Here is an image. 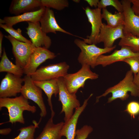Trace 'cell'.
<instances>
[{
	"mask_svg": "<svg viewBox=\"0 0 139 139\" xmlns=\"http://www.w3.org/2000/svg\"><path fill=\"white\" fill-rule=\"evenodd\" d=\"M4 34L1 31L0 32V57H1L2 54V42Z\"/></svg>",
	"mask_w": 139,
	"mask_h": 139,
	"instance_id": "d590c367",
	"label": "cell"
},
{
	"mask_svg": "<svg viewBox=\"0 0 139 139\" xmlns=\"http://www.w3.org/2000/svg\"><path fill=\"white\" fill-rule=\"evenodd\" d=\"M39 22L42 31L46 34L49 33L56 34L57 31H59L74 36L59 26L56 21L53 11L50 8L46 7Z\"/></svg>",
	"mask_w": 139,
	"mask_h": 139,
	"instance_id": "ac0fdd59",
	"label": "cell"
},
{
	"mask_svg": "<svg viewBox=\"0 0 139 139\" xmlns=\"http://www.w3.org/2000/svg\"><path fill=\"white\" fill-rule=\"evenodd\" d=\"M3 50L0 62V72H7L21 77L24 74L23 69L13 63L7 57L4 48Z\"/></svg>",
	"mask_w": 139,
	"mask_h": 139,
	"instance_id": "7402d4cb",
	"label": "cell"
},
{
	"mask_svg": "<svg viewBox=\"0 0 139 139\" xmlns=\"http://www.w3.org/2000/svg\"><path fill=\"white\" fill-rule=\"evenodd\" d=\"M74 42L81 50L77 59L79 63L82 65H87L93 68L96 66L97 60L100 55L110 52L116 47L115 45L110 48H100L95 44H88L83 40L77 39Z\"/></svg>",
	"mask_w": 139,
	"mask_h": 139,
	"instance_id": "3957f363",
	"label": "cell"
},
{
	"mask_svg": "<svg viewBox=\"0 0 139 139\" xmlns=\"http://www.w3.org/2000/svg\"><path fill=\"white\" fill-rule=\"evenodd\" d=\"M108 6L113 7L118 12H123L122 4L118 0H101L98 3L97 8L101 10L106 8Z\"/></svg>",
	"mask_w": 139,
	"mask_h": 139,
	"instance_id": "83f0119b",
	"label": "cell"
},
{
	"mask_svg": "<svg viewBox=\"0 0 139 139\" xmlns=\"http://www.w3.org/2000/svg\"><path fill=\"white\" fill-rule=\"evenodd\" d=\"M69 66L65 62L50 64L40 68L31 75L33 81L50 80L63 77L67 74Z\"/></svg>",
	"mask_w": 139,
	"mask_h": 139,
	"instance_id": "52a82bcc",
	"label": "cell"
},
{
	"mask_svg": "<svg viewBox=\"0 0 139 139\" xmlns=\"http://www.w3.org/2000/svg\"><path fill=\"white\" fill-rule=\"evenodd\" d=\"M124 111L126 112L131 118H135L139 114V102L136 101L129 102L127 104Z\"/></svg>",
	"mask_w": 139,
	"mask_h": 139,
	"instance_id": "f1b7e54d",
	"label": "cell"
},
{
	"mask_svg": "<svg viewBox=\"0 0 139 139\" xmlns=\"http://www.w3.org/2000/svg\"><path fill=\"white\" fill-rule=\"evenodd\" d=\"M124 32V36L120 40L118 45L128 47L134 52L139 53V37L129 33Z\"/></svg>",
	"mask_w": 139,
	"mask_h": 139,
	"instance_id": "cb8c5ba5",
	"label": "cell"
},
{
	"mask_svg": "<svg viewBox=\"0 0 139 139\" xmlns=\"http://www.w3.org/2000/svg\"><path fill=\"white\" fill-rule=\"evenodd\" d=\"M33 122L34 125L22 127L19 129L20 132L18 135L12 139H34L36 129L39 127L40 121L38 123L34 120Z\"/></svg>",
	"mask_w": 139,
	"mask_h": 139,
	"instance_id": "d4e9b609",
	"label": "cell"
},
{
	"mask_svg": "<svg viewBox=\"0 0 139 139\" xmlns=\"http://www.w3.org/2000/svg\"><path fill=\"white\" fill-rule=\"evenodd\" d=\"M56 56L54 53L45 47H36L28 64L23 68L24 74L31 76L41 64L48 59H54Z\"/></svg>",
	"mask_w": 139,
	"mask_h": 139,
	"instance_id": "9c48e42d",
	"label": "cell"
},
{
	"mask_svg": "<svg viewBox=\"0 0 139 139\" xmlns=\"http://www.w3.org/2000/svg\"><path fill=\"white\" fill-rule=\"evenodd\" d=\"M24 84L20 93L27 99L30 100L36 103L40 108L41 118L45 117L47 114L46 108L42 97V90L34 83L31 76L25 75L23 78Z\"/></svg>",
	"mask_w": 139,
	"mask_h": 139,
	"instance_id": "8992f818",
	"label": "cell"
},
{
	"mask_svg": "<svg viewBox=\"0 0 139 139\" xmlns=\"http://www.w3.org/2000/svg\"><path fill=\"white\" fill-rule=\"evenodd\" d=\"M53 117L51 116L42 132L36 139H61V130L64 122L54 124Z\"/></svg>",
	"mask_w": 139,
	"mask_h": 139,
	"instance_id": "44dd1931",
	"label": "cell"
},
{
	"mask_svg": "<svg viewBox=\"0 0 139 139\" xmlns=\"http://www.w3.org/2000/svg\"><path fill=\"white\" fill-rule=\"evenodd\" d=\"M89 22L91 25V31L90 35L87 38H83V41L89 44H97V41L100 28L102 23L103 19L101 9L98 8L91 9L87 6L84 9Z\"/></svg>",
	"mask_w": 139,
	"mask_h": 139,
	"instance_id": "8fae6325",
	"label": "cell"
},
{
	"mask_svg": "<svg viewBox=\"0 0 139 139\" xmlns=\"http://www.w3.org/2000/svg\"><path fill=\"white\" fill-rule=\"evenodd\" d=\"M73 1L75 3H79L80 1V0H73Z\"/></svg>",
	"mask_w": 139,
	"mask_h": 139,
	"instance_id": "8d00e7d4",
	"label": "cell"
},
{
	"mask_svg": "<svg viewBox=\"0 0 139 139\" xmlns=\"http://www.w3.org/2000/svg\"><path fill=\"white\" fill-rule=\"evenodd\" d=\"M137 56H139V53L134 52L128 47L123 46L120 49L115 50L110 55H100L97 59L96 66L101 65L105 67L117 62L123 61L127 58Z\"/></svg>",
	"mask_w": 139,
	"mask_h": 139,
	"instance_id": "9a60e30c",
	"label": "cell"
},
{
	"mask_svg": "<svg viewBox=\"0 0 139 139\" xmlns=\"http://www.w3.org/2000/svg\"><path fill=\"white\" fill-rule=\"evenodd\" d=\"M46 7H42L37 10L11 16H6L0 19V23L11 27L23 22H36L39 21L44 13Z\"/></svg>",
	"mask_w": 139,
	"mask_h": 139,
	"instance_id": "e0dca14e",
	"label": "cell"
},
{
	"mask_svg": "<svg viewBox=\"0 0 139 139\" xmlns=\"http://www.w3.org/2000/svg\"><path fill=\"white\" fill-rule=\"evenodd\" d=\"M102 14L108 26L114 28L124 24L125 18L123 12H115L112 14L106 8L102 9Z\"/></svg>",
	"mask_w": 139,
	"mask_h": 139,
	"instance_id": "603a6c76",
	"label": "cell"
},
{
	"mask_svg": "<svg viewBox=\"0 0 139 139\" xmlns=\"http://www.w3.org/2000/svg\"><path fill=\"white\" fill-rule=\"evenodd\" d=\"M6 108L9 116V122L12 124L16 122L24 124V119L23 113L25 111L35 113L37 111L35 106L29 104L28 100L21 95L14 98H0V110Z\"/></svg>",
	"mask_w": 139,
	"mask_h": 139,
	"instance_id": "6da1fadb",
	"label": "cell"
},
{
	"mask_svg": "<svg viewBox=\"0 0 139 139\" xmlns=\"http://www.w3.org/2000/svg\"><path fill=\"white\" fill-rule=\"evenodd\" d=\"M132 4V8L135 14L139 16V0H130Z\"/></svg>",
	"mask_w": 139,
	"mask_h": 139,
	"instance_id": "1f68e13d",
	"label": "cell"
},
{
	"mask_svg": "<svg viewBox=\"0 0 139 139\" xmlns=\"http://www.w3.org/2000/svg\"><path fill=\"white\" fill-rule=\"evenodd\" d=\"M11 42L15 64L23 69L28 64L30 56L36 47L32 43L21 42L10 35L4 36Z\"/></svg>",
	"mask_w": 139,
	"mask_h": 139,
	"instance_id": "ba28073f",
	"label": "cell"
},
{
	"mask_svg": "<svg viewBox=\"0 0 139 139\" xmlns=\"http://www.w3.org/2000/svg\"><path fill=\"white\" fill-rule=\"evenodd\" d=\"M43 7L52 8L58 10H61L69 6L67 0H41Z\"/></svg>",
	"mask_w": 139,
	"mask_h": 139,
	"instance_id": "484cf974",
	"label": "cell"
},
{
	"mask_svg": "<svg viewBox=\"0 0 139 139\" xmlns=\"http://www.w3.org/2000/svg\"><path fill=\"white\" fill-rule=\"evenodd\" d=\"M91 7L94 6L97 7L99 1V0H85Z\"/></svg>",
	"mask_w": 139,
	"mask_h": 139,
	"instance_id": "836d02e7",
	"label": "cell"
},
{
	"mask_svg": "<svg viewBox=\"0 0 139 139\" xmlns=\"http://www.w3.org/2000/svg\"><path fill=\"white\" fill-rule=\"evenodd\" d=\"M133 74L131 70L128 71L122 80L116 84L108 88L101 95L97 97L96 103L99 101L100 98L105 97L110 93L111 94V96L108 98L107 102L108 103L117 99L122 101L126 100L129 96V92L132 96L138 97V90L134 82Z\"/></svg>",
	"mask_w": 139,
	"mask_h": 139,
	"instance_id": "7a4b0ae2",
	"label": "cell"
},
{
	"mask_svg": "<svg viewBox=\"0 0 139 139\" xmlns=\"http://www.w3.org/2000/svg\"><path fill=\"white\" fill-rule=\"evenodd\" d=\"M124 26L121 25L112 27L104 23L102 24L97 43L102 42L104 48H111L117 39L123 38L124 36Z\"/></svg>",
	"mask_w": 139,
	"mask_h": 139,
	"instance_id": "4fadbf2b",
	"label": "cell"
},
{
	"mask_svg": "<svg viewBox=\"0 0 139 139\" xmlns=\"http://www.w3.org/2000/svg\"><path fill=\"white\" fill-rule=\"evenodd\" d=\"M138 121H139V115L138 116Z\"/></svg>",
	"mask_w": 139,
	"mask_h": 139,
	"instance_id": "74e56055",
	"label": "cell"
},
{
	"mask_svg": "<svg viewBox=\"0 0 139 139\" xmlns=\"http://www.w3.org/2000/svg\"><path fill=\"white\" fill-rule=\"evenodd\" d=\"M123 62L129 65L131 70L134 76L136 75L139 72V56H134L127 58Z\"/></svg>",
	"mask_w": 139,
	"mask_h": 139,
	"instance_id": "f546056e",
	"label": "cell"
},
{
	"mask_svg": "<svg viewBox=\"0 0 139 139\" xmlns=\"http://www.w3.org/2000/svg\"><path fill=\"white\" fill-rule=\"evenodd\" d=\"M0 27L9 34L12 37L18 41L23 42L32 43L31 40L28 39L22 35V30L20 29H15L12 27L1 23H0Z\"/></svg>",
	"mask_w": 139,
	"mask_h": 139,
	"instance_id": "4316f807",
	"label": "cell"
},
{
	"mask_svg": "<svg viewBox=\"0 0 139 139\" xmlns=\"http://www.w3.org/2000/svg\"><path fill=\"white\" fill-rule=\"evenodd\" d=\"M27 23L28 25L26 28V33L32 43L36 47H43L48 49L51 44V39L42 31L39 22Z\"/></svg>",
	"mask_w": 139,
	"mask_h": 139,
	"instance_id": "5bb4252c",
	"label": "cell"
},
{
	"mask_svg": "<svg viewBox=\"0 0 139 139\" xmlns=\"http://www.w3.org/2000/svg\"><path fill=\"white\" fill-rule=\"evenodd\" d=\"M90 67L87 65H82L77 72L67 73L63 77L66 86L70 93L76 94L79 89L84 87L87 80H95L98 78L99 75L92 72Z\"/></svg>",
	"mask_w": 139,
	"mask_h": 139,
	"instance_id": "277c9868",
	"label": "cell"
},
{
	"mask_svg": "<svg viewBox=\"0 0 139 139\" xmlns=\"http://www.w3.org/2000/svg\"><path fill=\"white\" fill-rule=\"evenodd\" d=\"M93 95L92 93L91 94L85 99L82 106L75 109L74 112L69 119L64 122L61 130L62 136H65L66 139H75L76 127L79 117L86 107L89 99Z\"/></svg>",
	"mask_w": 139,
	"mask_h": 139,
	"instance_id": "2e32d148",
	"label": "cell"
},
{
	"mask_svg": "<svg viewBox=\"0 0 139 139\" xmlns=\"http://www.w3.org/2000/svg\"><path fill=\"white\" fill-rule=\"evenodd\" d=\"M11 131L12 129L10 128L1 129H0V134L2 135H7L9 134Z\"/></svg>",
	"mask_w": 139,
	"mask_h": 139,
	"instance_id": "e575fe53",
	"label": "cell"
},
{
	"mask_svg": "<svg viewBox=\"0 0 139 139\" xmlns=\"http://www.w3.org/2000/svg\"><path fill=\"white\" fill-rule=\"evenodd\" d=\"M120 2L125 18L124 32L139 37V16L132 8L130 0H122Z\"/></svg>",
	"mask_w": 139,
	"mask_h": 139,
	"instance_id": "7c38bea8",
	"label": "cell"
},
{
	"mask_svg": "<svg viewBox=\"0 0 139 139\" xmlns=\"http://www.w3.org/2000/svg\"><path fill=\"white\" fill-rule=\"evenodd\" d=\"M42 7L41 0H13L9 11L11 14L16 15L37 10Z\"/></svg>",
	"mask_w": 139,
	"mask_h": 139,
	"instance_id": "d6986e66",
	"label": "cell"
},
{
	"mask_svg": "<svg viewBox=\"0 0 139 139\" xmlns=\"http://www.w3.org/2000/svg\"><path fill=\"white\" fill-rule=\"evenodd\" d=\"M24 79L9 73L2 80L0 85V98L16 97L20 93Z\"/></svg>",
	"mask_w": 139,
	"mask_h": 139,
	"instance_id": "30bf717a",
	"label": "cell"
},
{
	"mask_svg": "<svg viewBox=\"0 0 139 139\" xmlns=\"http://www.w3.org/2000/svg\"><path fill=\"white\" fill-rule=\"evenodd\" d=\"M57 79L59 88L58 101L61 102L62 105L60 113H64V120L66 122L73 115L74 109L80 107V104L76 94L71 93L67 89L63 77Z\"/></svg>",
	"mask_w": 139,
	"mask_h": 139,
	"instance_id": "5b68a950",
	"label": "cell"
},
{
	"mask_svg": "<svg viewBox=\"0 0 139 139\" xmlns=\"http://www.w3.org/2000/svg\"><path fill=\"white\" fill-rule=\"evenodd\" d=\"M34 84L43 91L47 95V101L51 111V116L55 115L51 102V97L54 95L56 97L59 92L57 79L39 81H33Z\"/></svg>",
	"mask_w": 139,
	"mask_h": 139,
	"instance_id": "ffe728a7",
	"label": "cell"
},
{
	"mask_svg": "<svg viewBox=\"0 0 139 139\" xmlns=\"http://www.w3.org/2000/svg\"><path fill=\"white\" fill-rule=\"evenodd\" d=\"M133 81L137 88L138 92V97H139V72L136 75L134 76Z\"/></svg>",
	"mask_w": 139,
	"mask_h": 139,
	"instance_id": "d6a6232c",
	"label": "cell"
},
{
	"mask_svg": "<svg viewBox=\"0 0 139 139\" xmlns=\"http://www.w3.org/2000/svg\"><path fill=\"white\" fill-rule=\"evenodd\" d=\"M93 131V128L91 126L85 125L76 130L75 139H86Z\"/></svg>",
	"mask_w": 139,
	"mask_h": 139,
	"instance_id": "4dcf8cb0",
	"label": "cell"
}]
</instances>
